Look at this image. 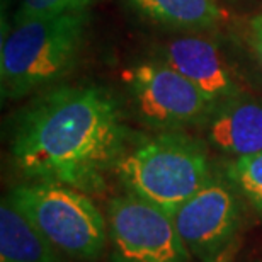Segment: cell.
I'll list each match as a JSON object with an SVG mask.
<instances>
[{
    "instance_id": "cell-8",
    "label": "cell",
    "mask_w": 262,
    "mask_h": 262,
    "mask_svg": "<svg viewBox=\"0 0 262 262\" xmlns=\"http://www.w3.org/2000/svg\"><path fill=\"white\" fill-rule=\"evenodd\" d=\"M157 60L172 67L218 104L242 94V87L232 65L216 41L203 38L201 33H184L164 41L157 48Z\"/></svg>"
},
{
    "instance_id": "cell-11",
    "label": "cell",
    "mask_w": 262,
    "mask_h": 262,
    "mask_svg": "<svg viewBox=\"0 0 262 262\" xmlns=\"http://www.w3.org/2000/svg\"><path fill=\"white\" fill-rule=\"evenodd\" d=\"M141 17L179 33H208L223 23L218 0H126Z\"/></svg>"
},
{
    "instance_id": "cell-7",
    "label": "cell",
    "mask_w": 262,
    "mask_h": 262,
    "mask_svg": "<svg viewBox=\"0 0 262 262\" xmlns=\"http://www.w3.org/2000/svg\"><path fill=\"white\" fill-rule=\"evenodd\" d=\"M232 182L211 177L196 194L170 213L192 257L213 262L235 238L240 204Z\"/></svg>"
},
{
    "instance_id": "cell-13",
    "label": "cell",
    "mask_w": 262,
    "mask_h": 262,
    "mask_svg": "<svg viewBox=\"0 0 262 262\" xmlns=\"http://www.w3.org/2000/svg\"><path fill=\"white\" fill-rule=\"evenodd\" d=\"M92 0H20L15 17H34V15H58L85 10Z\"/></svg>"
},
{
    "instance_id": "cell-5",
    "label": "cell",
    "mask_w": 262,
    "mask_h": 262,
    "mask_svg": "<svg viewBox=\"0 0 262 262\" xmlns=\"http://www.w3.org/2000/svg\"><path fill=\"white\" fill-rule=\"evenodd\" d=\"M123 82L141 121L159 131H182L204 124L216 107L194 83L162 60L128 68Z\"/></svg>"
},
{
    "instance_id": "cell-10",
    "label": "cell",
    "mask_w": 262,
    "mask_h": 262,
    "mask_svg": "<svg viewBox=\"0 0 262 262\" xmlns=\"http://www.w3.org/2000/svg\"><path fill=\"white\" fill-rule=\"evenodd\" d=\"M63 255L7 194L0 204V262H63Z\"/></svg>"
},
{
    "instance_id": "cell-15",
    "label": "cell",
    "mask_w": 262,
    "mask_h": 262,
    "mask_svg": "<svg viewBox=\"0 0 262 262\" xmlns=\"http://www.w3.org/2000/svg\"><path fill=\"white\" fill-rule=\"evenodd\" d=\"M222 5H227V7H235V9H240V7H247V5H252L255 0H218Z\"/></svg>"
},
{
    "instance_id": "cell-6",
    "label": "cell",
    "mask_w": 262,
    "mask_h": 262,
    "mask_svg": "<svg viewBox=\"0 0 262 262\" xmlns=\"http://www.w3.org/2000/svg\"><path fill=\"white\" fill-rule=\"evenodd\" d=\"M111 262H191L170 213L126 192L107 204Z\"/></svg>"
},
{
    "instance_id": "cell-2",
    "label": "cell",
    "mask_w": 262,
    "mask_h": 262,
    "mask_svg": "<svg viewBox=\"0 0 262 262\" xmlns=\"http://www.w3.org/2000/svg\"><path fill=\"white\" fill-rule=\"evenodd\" d=\"M85 10L15 17L2 38L0 89L4 101L43 92L77 68L85 46Z\"/></svg>"
},
{
    "instance_id": "cell-14",
    "label": "cell",
    "mask_w": 262,
    "mask_h": 262,
    "mask_svg": "<svg viewBox=\"0 0 262 262\" xmlns=\"http://www.w3.org/2000/svg\"><path fill=\"white\" fill-rule=\"evenodd\" d=\"M247 43L255 63L262 72V12L252 15L247 24Z\"/></svg>"
},
{
    "instance_id": "cell-9",
    "label": "cell",
    "mask_w": 262,
    "mask_h": 262,
    "mask_svg": "<svg viewBox=\"0 0 262 262\" xmlns=\"http://www.w3.org/2000/svg\"><path fill=\"white\" fill-rule=\"evenodd\" d=\"M208 143L220 154L242 159L262 150V101L238 94L220 102L204 121Z\"/></svg>"
},
{
    "instance_id": "cell-1",
    "label": "cell",
    "mask_w": 262,
    "mask_h": 262,
    "mask_svg": "<svg viewBox=\"0 0 262 262\" xmlns=\"http://www.w3.org/2000/svg\"><path fill=\"white\" fill-rule=\"evenodd\" d=\"M119 106L97 85H58L19 113L10 154L31 181L58 182L83 192L104 186L126 151Z\"/></svg>"
},
{
    "instance_id": "cell-4",
    "label": "cell",
    "mask_w": 262,
    "mask_h": 262,
    "mask_svg": "<svg viewBox=\"0 0 262 262\" xmlns=\"http://www.w3.org/2000/svg\"><path fill=\"white\" fill-rule=\"evenodd\" d=\"M9 196L65 259L92 262L106 250L107 216L83 191L31 181L15 186Z\"/></svg>"
},
{
    "instance_id": "cell-12",
    "label": "cell",
    "mask_w": 262,
    "mask_h": 262,
    "mask_svg": "<svg viewBox=\"0 0 262 262\" xmlns=\"http://www.w3.org/2000/svg\"><path fill=\"white\" fill-rule=\"evenodd\" d=\"M228 181L262 213V150L254 155L235 159L228 167Z\"/></svg>"
},
{
    "instance_id": "cell-3",
    "label": "cell",
    "mask_w": 262,
    "mask_h": 262,
    "mask_svg": "<svg viewBox=\"0 0 262 262\" xmlns=\"http://www.w3.org/2000/svg\"><path fill=\"white\" fill-rule=\"evenodd\" d=\"M128 192L172 213L211 179L206 148L182 131H162L118 160Z\"/></svg>"
}]
</instances>
